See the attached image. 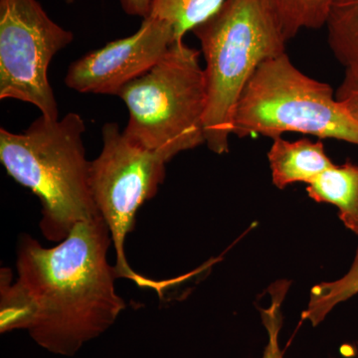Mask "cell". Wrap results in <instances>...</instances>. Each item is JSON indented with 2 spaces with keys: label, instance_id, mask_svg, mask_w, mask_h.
Returning <instances> with one entry per match:
<instances>
[{
  "label": "cell",
  "instance_id": "1",
  "mask_svg": "<svg viewBox=\"0 0 358 358\" xmlns=\"http://www.w3.org/2000/svg\"><path fill=\"white\" fill-rule=\"evenodd\" d=\"M112 243L101 215L80 223L52 248L23 234L15 281L1 270V334L26 331L40 348L66 357L105 334L126 308L115 291L117 268L108 260Z\"/></svg>",
  "mask_w": 358,
  "mask_h": 358
},
{
  "label": "cell",
  "instance_id": "2",
  "mask_svg": "<svg viewBox=\"0 0 358 358\" xmlns=\"http://www.w3.org/2000/svg\"><path fill=\"white\" fill-rule=\"evenodd\" d=\"M85 131L77 113L58 120L41 115L20 134L0 129V162L38 197L40 229L48 241H63L80 223L100 216L90 185Z\"/></svg>",
  "mask_w": 358,
  "mask_h": 358
},
{
  "label": "cell",
  "instance_id": "3",
  "mask_svg": "<svg viewBox=\"0 0 358 358\" xmlns=\"http://www.w3.org/2000/svg\"><path fill=\"white\" fill-rule=\"evenodd\" d=\"M192 33L205 60V145L226 154L245 88L265 61L286 53L288 40L267 0H226Z\"/></svg>",
  "mask_w": 358,
  "mask_h": 358
},
{
  "label": "cell",
  "instance_id": "4",
  "mask_svg": "<svg viewBox=\"0 0 358 358\" xmlns=\"http://www.w3.org/2000/svg\"><path fill=\"white\" fill-rule=\"evenodd\" d=\"M200 53L178 40L157 65L117 95L129 110L122 133L166 162L205 145L207 91Z\"/></svg>",
  "mask_w": 358,
  "mask_h": 358
},
{
  "label": "cell",
  "instance_id": "5",
  "mask_svg": "<svg viewBox=\"0 0 358 358\" xmlns=\"http://www.w3.org/2000/svg\"><path fill=\"white\" fill-rule=\"evenodd\" d=\"M289 131L358 147V122L331 87L301 72L282 53L265 61L250 80L237 106L233 134L275 138Z\"/></svg>",
  "mask_w": 358,
  "mask_h": 358
},
{
  "label": "cell",
  "instance_id": "6",
  "mask_svg": "<svg viewBox=\"0 0 358 358\" xmlns=\"http://www.w3.org/2000/svg\"><path fill=\"white\" fill-rule=\"evenodd\" d=\"M102 136V152L91 162L90 185L112 236L117 255L115 267L120 279L131 280L140 287H155L129 266L124 246L136 212L154 199L164 183L167 162L127 138L117 122L103 124Z\"/></svg>",
  "mask_w": 358,
  "mask_h": 358
},
{
  "label": "cell",
  "instance_id": "7",
  "mask_svg": "<svg viewBox=\"0 0 358 358\" xmlns=\"http://www.w3.org/2000/svg\"><path fill=\"white\" fill-rule=\"evenodd\" d=\"M73 40L38 0H0V99L31 103L44 117L58 120L48 68Z\"/></svg>",
  "mask_w": 358,
  "mask_h": 358
},
{
  "label": "cell",
  "instance_id": "8",
  "mask_svg": "<svg viewBox=\"0 0 358 358\" xmlns=\"http://www.w3.org/2000/svg\"><path fill=\"white\" fill-rule=\"evenodd\" d=\"M176 41L171 26L148 16L131 36L114 40L73 62L66 86L78 93L117 96L157 65Z\"/></svg>",
  "mask_w": 358,
  "mask_h": 358
},
{
  "label": "cell",
  "instance_id": "9",
  "mask_svg": "<svg viewBox=\"0 0 358 358\" xmlns=\"http://www.w3.org/2000/svg\"><path fill=\"white\" fill-rule=\"evenodd\" d=\"M268 159L273 183L280 189L298 182L310 185L334 164L322 141L301 138L291 141L282 136L273 138Z\"/></svg>",
  "mask_w": 358,
  "mask_h": 358
},
{
  "label": "cell",
  "instance_id": "10",
  "mask_svg": "<svg viewBox=\"0 0 358 358\" xmlns=\"http://www.w3.org/2000/svg\"><path fill=\"white\" fill-rule=\"evenodd\" d=\"M307 192L315 202L336 206L341 222L358 234V164H334L308 185Z\"/></svg>",
  "mask_w": 358,
  "mask_h": 358
},
{
  "label": "cell",
  "instance_id": "11",
  "mask_svg": "<svg viewBox=\"0 0 358 358\" xmlns=\"http://www.w3.org/2000/svg\"><path fill=\"white\" fill-rule=\"evenodd\" d=\"M324 26L334 57L345 70L358 72V0H334Z\"/></svg>",
  "mask_w": 358,
  "mask_h": 358
},
{
  "label": "cell",
  "instance_id": "12",
  "mask_svg": "<svg viewBox=\"0 0 358 358\" xmlns=\"http://www.w3.org/2000/svg\"><path fill=\"white\" fill-rule=\"evenodd\" d=\"M226 0H152L148 16L171 26L176 41L208 20Z\"/></svg>",
  "mask_w": 358,
  "mask_h": 358
},
{
  "label": "cell",
  "instance_id": "13",
  "mask_svg": "<svg viewBox=\"0 0 358 358\" xmlns=\"http://www.w3.org/2000/svg\"><path fill=\"white\" fill-rule=\"evenodd\" d=\"M282 26L287 40L306 29L326 25L327 14L334 0H267Z\"/></svg>",
  "mask_w": 358,
  "mask_h": 358
},
{
  "label": "cell",
  "instance_id": "14",
  "mask_svg": "<svg viewBox=\"0 0 358 358\" xmlns=\"http://www.w3.org/2000/svg\"><path fill=\"white\" fill-rule=\"evenodd\" d=\"M358 294V247L357 255L348 274L338 281L322 282L313 287L310 292V303L303 313L313 327L326 319L327 313L338 303Z\"/></svg>",
  "mask_w": 358,
  "mask_h": 358
},
{
  "label": "cell",
  "instance_id": "15",
  "mask_svg": "<svg viewBox=\"0 0 358 358\" xmlns=\"http://www.w3.org/2000/svg\"><path fill=\"white\" fill-rule=\"evenodd\" d=\"M291 282L287 280L275 282L268 288L271 305L267 308H260L262 322L268 333V343L262 358H284L279 345L280 331L282 326V303L288 293Z\"/></svg>",
  "mask_w": 358,
  "mask_h": 358
},
{
  "label": "cell",
  "instance_id": "16",
  "mask_svg": "<svg viewBox=\"0 0 358 358\" xmlns=\"http://www.w3.org/2000/svg\"><path fill=\"white\" fill-rule=\"evenodd\" d=\"M336 100L358 122V72L345 70V77L336 92Z\"/></svg>",
  "mask_w": 358,
  "mask_h": 358
},
{
  "label": "cell",
  "instance_id": "17",
  "mask_svg": "<svg viewBox=\"0 0 358 358\" xmlns=\"http://www.w3.org/2000/svg\"><path fill=\"white\" fill-rule=\"evenodd\" d=\"M120 3L124 13L143 20L150 14L152 0H120Z\"/></svg>",
  "mask_w": 358,
  "mask_h": 358
},
{
  "label": "cell",
  "instance_id": "18",
  "mask_svg": "<svg viewBox=\"0 0 358 358\" xmlns=\"http://www.w3.org/2000/svg\"><path fill=\"white\" fill-rule=\"evenodd\" d=\"M66 2H67L68 4H72L74 3L75 0H65Z\"/></svg>",
  "mask_w": 358,
  "mask_h": 358
}]
</instances>
